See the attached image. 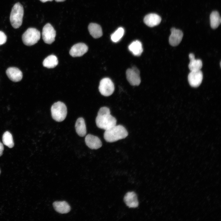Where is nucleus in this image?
I'll return each instance as SVG.
<instances>
[{
  "instance_id": "nucleus-1",
  "label": "nucleus",
  "mask_w": 221,
  "mask_h": 221,
  "mask_svg": "<svg viewBox=\"0 0 221 221\" xmlns=\"http://www.w3.org/2000/svg\"><path fill=\"white\" fill-rule=\"evenodd\" d=\"M110 109L104 107L99 110L95 122L97 126L105 130L116 125V119L110 114Z\"/></svg>"
},
{
  "instance_id": "nucleus-2",
  "label": "nucleus",
  "mask_w": 221,
  "mask_h": 221,
  "mask_svg": "<svg viewBox=\"0 0 221 221\" xmlns=\"http://www.w3.org/2000/svg\"><path fill=\"white\" fill-rule=\"evenodd\" d=\"M128 135V132L123 126L115 125L105 130L104 138L107 142H112L125 138Z\"/></svg>"
},
{
  "instance_id": "nucleus-3",
  "label": "nucleus",
  "mask_w": 221,
  "mask_h": 221,
  "mask_svg": "<svg viewBox=\"0 0 221 221\" xmlns=\"http://www.w3.org/2000/svg\"><path fill=\"white\" fill-rule=\"evenodd\" d=\"M24 15V9L19 2L15 4L12 9L10 21L12 26L15 29L19 28L21 25Z\"/></svg>"
},
{
  "instance_id": "nucleus-4",
  "label": "nucleus",
  "mask_w": 221,
  "mask_h": 221,
  "mask_svg": "<svg viewBox=\"0 0 221 221\" xmlns=\"http://www.w3.org/2000/svg\"><path fill=\"white\" fill-rule=\"evenodd\" d=\"M51 112L52 118L56 121L61 122L66 118L67 114V108L63 103L58 101L54 103L51 107Z\"/></svg>"
},
{
  "instance_id": "nucleus-5",
  "label": "nucleus",
  "mask_w": 221,
  "mask_h": 221,
  "mask_svg": "<svg viewBox=\"0 0 221 221\" xmlns=\"http://www.w3.org/2000/svg\"><path fill=\"white\" fill-rule=\"evenodd\" d=\"M40 37L41 33L39 30L35 28H29L23 34L22 39L25 45L30 46L37 43Z\"/></svg>"
},
{
  "instance_id": "nucleus-6",
  "label": "nucleus",
  "mask_w": 221,
  "mask_h": 221,
  "mask_svg": "<svg viewBox=\"0 0 221 221\" xmlns=\"http://www.w3.org/2000/svg\"><path fill=\"white\" fill-rule=\"evenodd\" d=\"M99 89L102 95L106 96H109L113 94L114 91V85L110 78H105L100 81Z\"/></svg>"
},
{
  "instance_id": "nucleus-7",
  "label": "nucleus",
  "mask_w": 221,
  "mask_h": 221,
  "mask_svg": "<svg viewBox=\"0 0 221 221\" xmlns=\"http://www.w3.org/2000/svg\"><path fill=\"white\" fill-rule=\"evenodd\" d=\"M56 36V31L50 23H47L44 26L42 36L45 43L49 44H52L54 41Z\"/></svg>"
},
{
  "instance_id": "nucleus-8",
  "label": "nucleus",
  "mask_w": 221,
  "mask_h": 221,
  "mask_svg": "<svg viewBox=\"0 0 221 221\" xmlns=\"http://www.w3.org/2000/svg\"><path fill=\"white\" fill-rule=\"evenodd\" d=\"M139 70L135 67L127 69L126 72L127 79L132 86H138L141 83V80Z\"/></svg>"
},
{
  "instance_id": "nucleus-9",
  "label": "nucleus",
  "mask_w": 221,
  "mask_h": 221,
  "mask_svg": "<svg viewBox=\"0 0 221 221\" xmlns=\"http://www.w3.org/2000/svg\"><path fill=\"white\" fill-rule=\"evenodd\" d=\"M203 78V74L200 70L192 71L188 76V80L190 85L192 87H197L201 84Z\"/></svg>"
},
{
  "instance_id": "nucleus-10",
  "label": "nucleus",
  "mask_w": 221,
  "mask_h": 221,
  "mask_svg": "<svg viewBox=\"0 0 221 221\" xmlns=\"http://www.w3.org/2000/svg\"><path fill=\"white\" fill-rule=\"evenodd\" d=\"M171 34L169 38V42L173 46H177L181 42L183 36L182 32L180 29L173 28L170 29Z\"/></svg>"
},
{
  "instance_id": "nucleus-11",
  "label": "nucleus",
  "mask_w": 221,
  "mask_h": 221,
  "mask_svg": "<svg viewBox=\"0 0 221 221\" xmlns=\"http://www.w3.org/2000/svg\"><path fill=\"white\" fill-rule=\"evenodd\" d=\"M88 47L84 43H79L73 45L70 50L69 53L73 57L82 56L87 51Z\"/></svg>"
},
{
  "instance_id": "nucleus-12",
  "label": "nucleus",
  "mask_w": 221,
  "mask_h": 221,
  "mask_svg": "<svg viewBox=\"0 0 221 221\" xmlns=\"http://www.w3.org/2000/svg\"><path fill=\"white\" fill-rule=\"evenodd\" d=\"M85 141L87 145L91 149H97L102 146L100 139L98 137L91 134L86 136Z\"/></svg>"
},
{
  "instance_id": "nucleus-13",
  "label": "nucleus",
  "mask_w": 221,
  "mask_h": 221,
  "mask_svg": "<svg viewBox=\"0 0 221 221\" xmlns=\"http://www.w3.org/2000/svg\"><path fill=\"white\" fill-rule=\"evenodd\" d=\"M124 200L126 205L130 208H136L139 203L136 193L134 192H127L125 195Z\"/></svg>"
},
{
  "instance_id": "nucleus-14",
  "label": "nucleus",
  "mask_w": 221,
  "mask_h": 221,
  "mask_svg": "<svg viewBox=\"0 0 221 221\" xmlns=\"http://www.w3.org/2000/svg\"><path fill=\"white\" fill-rule=\"evenodd\" d=\"M6 73L11 81L17 82L21 81L22 78V73L18 68L14 67L9 68L6 70Z\"/></svg>"
},
{
  "instance_id": "nucleus-15",
  "label": "nucleus",
  "mask_w": 221,
  "mask_h": 221,
  "mask_svg": "<svg viewBox=\"0 0 221 221\" xmlns=\"http://www.w3.org/2000/svg\"><path fill=\"white\" fill-rule=\"evenodd\" d=\"M161 20V17L158 14L151 13L145 17L144 22L148 26L153 27L158 25L160 23Z\"/></svg>"
},
{
  "instance_id": "nucleus-16",
  "label": "nucleus",
  "mask_w": 221,
  "mask_h": 221,
  "mask_svg": "<svg viewBox=\"0 0 221 221\" xmlns=\"http://www.w3.org/2000/svg\"><path fill=\"white\" fill-rule=\"evenodd\" d=\"M55 210L61 214L68 213L71 210V207L65 201H55L53 203Z\"/></svg>"
},
{
  "instance_id": "nucleus-17",
  "label": "nucleus",
  "mask_w": 221,
  "mask_h": 221,
  "mask_svg": "<svg viewBox=\"0 0 221 221\" xmlns=\"http://www.w3.org/2000/svg\"><path fill=\"white\" fill-rule=\"evenodd\" d=\"M128 49L135 56L141 55L143 51L141 42L138 40H135L131 43L128 46Z\"/></svg>"
},
{
  "instance_id": "nucleus-18",
  "label": "nucleus",
  "mask_w": 221,
  "mask_h": 221,
  "mask_svg": "<svg viewBox=\"0 0 221 221\" xmlns=\"http://www.w3.org/2000/svg\"><path fill=\"white\" fill-rule=\"evenodd\" d=\"M190 62L188 64V68L191 71L200 70L202 68L203 64L201 60L196 59L195 56L192 53L189 55Z\"/></svg>"
},
{
  "instance_id": "nucleus-19",
  "label": "nucleus",
  "mask_w": 221,
  "mask_h": 221,
  "mask_svg": "<svg viewBox=\"0 0 221 221\" xmlns=\"http://www.w3.org/2000/svg\"><path fill=\"white\" fill-rule=\"evenodd\" d=\"M88 29L90 35L95 38H98L103 35V31L100 26L95 23H90Z\"/></svg>"
},
{
  "instance_id": "nucleus-20",
  "label": "nucleus",
  "mask_w": 221,
  "mask_h": 221,
  "mask_svg": "<svg viewBox=\"0 0 221 221\" xmlns=\"http://www.w3.org/2000/svg\"><path fill=\"white\" fill-rule=\"evenodd\" d=\"M76 131L80 137H84L86 134V128L84 119L79 118L77 120L75 126Z\"/></svg>"
},
{
  "instance_id": "nucleus-21",
  "label": "nucleus",
  "mask_w": 221,
  "mask_h": 221,
  "mask_svg": "<svg viewBox=\"0 0 221 221\" xmlns=\"http://www.w3.org/2000/svg\"><path fill=\"white\" fill-rule=\"evenodd\" d=\"M210 24L213 29L217 28L220 24L221 19L218 12L214 11L211 13L210 16Z\"/></svg>"
},
{
  "instance_id": "nucleus-22",
  "label": "nucleus",
  "mask_w": 221,
  "mask_h": 221,
  "mask_svg": "<svg viewBox=\"0 0 221 221\" xmlns=\"http://www.w3.org/2000/svg\"><path fill=\"white\" fill-rule=\"evenodd\" d=\"M57 57L54 55H51L46 57L44 60L43 64L44 67L48 68H53L58 64Z\"/></svg>"
},
{
  "instance_id": "nucleus-23",
  "label": "nucleus",
  "mask_w": 221,
  "mask_h": 221,
  "mask_svg": "<svg viewBox=\"0 0 221 221\" xmlns=\"http://www.w3.org/2000/svg\"><path fill=\"white\" fill-rule=\"evenodd\" d=\"M2 139L3 142L5 145L10 148H12L14 147V143L13 137L9 132L6 131L4 133Z\"/></svg>"
},
{
  "instance_id": "nucleus-24",
  "label": "nucleus",
  "mask_w": 221,
  "mask_h": 221,
  "mask_svg": "<svg viewBox=\"0 0 221 221\" xmlns=\"http://www.w3.org/2000/svg\"><path fill=\"white\" fill-rule=\"evenodd\" d=\"M124 30L122 27L118 28L111 35V39L114 42H118L123 36Z\"/></svg>"
},
{
  "instance_id": "nucleus-25",
  "label": "nucleus",
  "mask_w": 221,
  "mask_h": 221,
  "mask_svg": "<svg viewBox=\"0 0 221 221\" xmlns=\"http://www.w3.org/2000/svg\"><path fill=\"white\" fill-rule=\"evenodd\" d=\"M7 40V37L5 33L0 31V46L5 44Z\"/></svg>"
},
{
  "instance_id": "nucleus-26",
  "label": "nucleus",
  "mask_w": 221,
  "mask_h": 221,
  "mask_svg": "<svg viewBox=\"0 0 221 221\" xmlns=\"http://www.w3.org/2000/svg\"><path fill=\"white\" fill-rule=\"evenodd\" d=\"M3 150V144L0 142V156L2 155Z\"/></svg>"
},
{
  "instance_id": "nucleus-27",
  "label": "nucleus",
  "mask_w": 221,
  "mask_h": 221,
  "mask_svg": "<svg viewBox=\"0 0 221 221\" xmlns=\"http://www.w3.org/2000/svg\"><path fill=\"white\" fill-rule=\"evenodd\" d=\"M41 2H46L49 1H53V0H40Z\"/></svg>"
},
{
  "instance_id": "nucleus-28",
  "label": "nucleus",
  "mask_w": 221,
  "mask_h": 221,
  "mask_svg": "<svg viewBox=\"0 0 221 221\" xmlns=\"http://www.w3.org/2000/svg\"><path fill=\"white\" fill-rule=\"evenodd\" d=\"M56 2H62L64 1L65 0H55Z\"/></svg>"
},
{
  "instance_id": "nucleus-29",
  "label": "nucleus",
  "mask_w": 221,
  "mask_h": 221,
  "mask_svg": "<svg viewBox=\"0 0 221 221\" xmlns=\"http://www.w3.org/2000/svg\"></svg>"
}]
</instances>
